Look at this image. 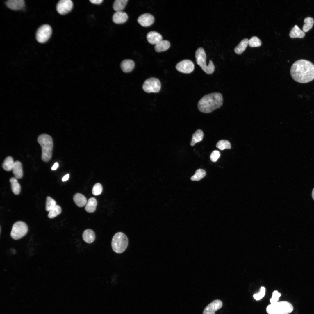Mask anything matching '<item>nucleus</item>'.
<instances>
[{
    "label": "nucleus",
    "instance_id": "39448f33",
    "mask_svg": "<svg viewBox=\"0 0 314 314\" xmlns=\"http://www.w3.org/2000/svg\"><path fill=\"white\" fill-rule=\"evenodd\" d=\"M292 304L288 301H281L271 304L267 306L266 311L268 314H289L293 311Z\"/></svg>",
    "mask_w": 314,
    "mask_h": 314
},
{
    "label": "nucleus",
    "instance_id": "6e6552de",
    "mask_svg": "<svg viewBox=\"0 0 314 314\" xmlns=\"http://www.w3.org/2000/svg\"><path fill=\"white\" fill-rule=\"evenodd\" d=\"M161 87L160 80L157 78L151 77L148 78L144 82L142 88L147 93H157L160 90Z\"/></svg>",
    "mask_w": 314,
    "mask_h": 314
},
{
    "label": "nucleus",
    "instance_id": "2eb2a0df",
    "mask_svg": "<svg viewBox=\"0 0 314 314\" xmlns=\"http://www.w3.org/2000/svg\"><path fill=\"white\" fill-rule=\"evenodd\" d=\"M6 3L8 8L14 10H21L25 6V1L23 0H9Z\"/></svg>",
    "mask_w": 314,
    "mask_h": 314
},
{
    "label": "nucleus",
    "instance_id": "0eeeda50",
    "mask_svg": "<svg viewBox=\"0 0 314 314\" xmlns=\"http://www.w3.org/2000/svg\"><path fill=\"white\" fill-rule=\"evenodd\" d=\"M28 226L25 222L17 221L13 224L10 233L12 238L18 240L25 236L28 231Z\"/></svg>",
    "mask_w": 314,
    "mask_h": 314
},
{
    "label": "nucleus",
    "instance_id": "a19ab883",
    "mask_svg": "<svg viewBox=\"0 0 314 314\" xmlns=\"http://www.w3.org/2000/svg\"><path fill=\"white\" fill-rule=\"evenodd\" d=\"M69 177V174H67L65 175L62 179V181H65L68 179Z\"/></svg>",
    "mask_w": 314,
    "mask_h": 314
},
{
    "label": "nucleus",
    "instance_id": "c85d7f7f",
    "mask_svg": "<svg viewBox=\"0 0 314 314\" xmlns=\"http://www.w3.org/2000/svg\"><path fill=\"white\" fill-rule=\"evenodd\" d=\"M314 23V19L312 17H308L305 18L304 20V24L302 27V30L304 32H308L312 28Z\"/></svg>",
    "mask_w": 314,
    "mask_h": 314
},
{
    "label": "nucleus",
    "instance_id": "a878e982",
    "mask_svg": "<svg viewBox=\"0 0 314 314\" xmlns=\"http://www.w3.org/2000/svg\"><path fill=\"white\" fill-rule=\"evenodd\" d=\"M249 44V40L247 38L244 39L239 43L235 48L234 51L237 54H240L245 49Z\"/></svg>",
    "mask_w": 314,
    "mask_h": 314
},
{
    "label": "nucleus",
    "instance_id": "423d86ee",
    "mask_svg": "<svg viewBox=\"0 0 314 314\" xmlns=\"http://www.w3.org/2000/svg\"><path fill=\"white\" fill-rule=\"evenodd\" d=\"M128 243L127 237L121 232L116 233L113 236L111 242V246L115 252L120 254L124 252L127 248Z\"/></svg>",
    "mask_w": 314,
    "mask_h": 314
},
{
    "label": "nucleus",
    "instance_id": "f8f14e48",
    "mask_svg": "<svg viewBox=\"0 0 314 314\" xmlns=\"http://www.w3.org/2000/svg\"><path fill=\"white\" fill-rule=\"evenodd\" d=\"M222 303L220 300L216 299L209 304L204 308L203 314H215V312L221 308Z\"/></svg>",
    "mask_w": 314,
    "mask_h": 314
},
{
    "label": "nucleus",
    "instance_id": "72a5a7b5",
    "mask_svg": "<svg viewBox=\"0 0 314 314\" xmlns=\"http://www.w3.org/2000/svg\"><path fill=\"white\" fill-rule=\"evenodd\" d=\"M261 44L260 40L256 36H252L249 40V44L251 47H259Z\"/></svg>",
    "mask_w": 314,
    "mask_h": 314
},
{
    "label": "nucleus",
    "instance_id": "f03ea898",
    "mask_svg": "<svg viewBox=\"0 0 314 314\" xmlns=\"http://www.w3.org/2000/svg\"><path fill=\"white\" fill-rule=\"evenodd\" d=\"M223 102L222 94L218 92H213L202 97L198 103L197 107L200 112L208 113L219 108Z\"/></svg>",
    "mask_w": 314,
    "mask_h": 314
},
{
    "label": "nucleus",
    "instance_id": "7c9ffc66",
    "mask_svg": "<svg viewBox=\"0 0 314 314\" xmlns=\"http://www.w3.org/2000/svg\"><path fill=\"white\" fill-rule=\"evenodd\" d=\"M217 147L221 150L226 149H229L231 148V144L230 142L227 140H222L219 141L216 144Z\"/></svg>",
    "mask_w": 314,
    "mask_h": 314
},
{
    "label": "nucleus",
    "instance_id": "dca6fc26",
    "mask_svg": "<svg viewBox=\"0 0 314 314\" xmlns=\"http://www.w3.org/2000/svg\"><path fill=\"white\" fill-rule=\"evenodd\" d=\"M147 38L148 42L153 45H156L163 40L162 35L155 31H151L147 34Z\"/></svg>",
    "mask_w": 314,
    "mask_h": 314
},
{
    "label": "nucleus",
    "instance_id": "58836bf2",
    "mask_svg": "<svg viewBox=\"0 0 314 314\" xmlns=\"http://www.w3.org/2000/svg\"><path fill=\"white\" fill-rule=\"evenodd\" d=\"M103 0H90V1L92 4H100L103 1Z\"/></svg>",
    "mask_w": 314,
    "mask_h": 314
},
{
    "label": "nucleus",
    "instance_id": "2f4dec72",
    "mask_svg": "<svg viewBox=\"0 0 314 314\" xmlns=\"http://www.w3.org/2000/svg\"><path fill=\"white\" fill-rule=\"evenodd\" d=\"M61 207L58 205H56L49 211L48 217L50 218H53L59 215L61 212Z\"/></svg>",
    "mask_w": 314,
    "mask_h": 314
},
{
    "label": "nucleus",
    "instance_id": "cd10ccee",
    "mask_svg": "<svg viewBox=\"0 0 314 314\" xmlns=\"http://www.w3.org/2000/svg\"><path fill=\"white\" fill-rule=\"evenodd\" d=\"M14 163L13 158L10 156H8L4 160L2 167L6 171H10L12 170Z\"/></svg>",
    "mask_w": 314,
    "mask_h": 314
},
{
    "label": "nucleus",
    "instance_id": "f3484780",
    "mask_svg": "<svg viewBox=\"0 0 314 314\" xmlns=\"http://www.w3.org/2000/svg\"><path fill=\"white\" fill-rule=\"evenodd\" d=\"M135 66L134 62L131 59H125L122 61L120 64L121 69L125 73H129L132 71L134 68Z\"/></svg>",
    "mask_w": 314,
    "mask_h": 314
},
{
    "label": "nucleus",
    "instance_id": "393cba45",
    "mask_svg": "<svg viewBox=\"0 0 314 314\" xmlns=\"http://www.w3.org/2000/svg\"><path fill=\"white\" fill-rule=\"evenodd\" d=\"M128 0H116L115 1L113 4V8L116 12L122 11L125 8Z\"/></svg>",
    "mask_w": 314,
    "mask_h": 314
},
{
    "label": "nucleus",
    "instance_id": "aec40b11",
    "mask_svg": "<svg viewBox=\"0 0 314 314\" xmlns=\"http://www.w3.org/2000/svg\"><path fill=\"white\" fill-rule=\"evenodd\" d=\"M289 36L291 38H302L305 35V32L299 28L297 25H295L289 33Z\"/></svg>",
    "mask_w": 314,
    "mask_h": 314
},
{
    "label": "nucleus",
    "instance_id": "7ed1b4c3",
    "mask_svg": "<svg viewBox=\"0 0 314 314\" xmlns=\"http://www.w3.org/2000/svg\"><path fill=\"white\" fill-rule=\"evenodd\" d=\"M37 141L42 148L41 159L44 162H48L51 159L53 147L52 137L45 134H42L38 137Z\"/></svg>",
    "mask_w": 314,
    "mask_h": 314
},
{
    "label": "nucleus",
    "instance_id": "20e7f679",
    "mask_svg": "<svg viewBox=\"0 0 314 314\" xmlns=\"http://www.w3.org/2000/svg\"><path fill=\"white\" fill-rule=\"evenodd\" d=\"M195 57L197 64L205 73L208 74H212L214 71L215 67L212 60H210L208 65L206 64L207 56L205 52L202 47L198 48L195 53Z\"/></svg>",
    "mask_w": 314,
    "mask_h": 314
},
{
    "label": "nucleus",
    "instance_id": "9d476101",
    "mask_svg": "<svg viewBox=\"0 0 314 314\" xmlns=\"http://www.w3.org/2000/svg\"><path fill=\"white\" fill-rule=\"evenodd\" d=\"M176 68L178 71L185 74H189L193 71L195 66L191 60L185 59L179 62L176 65Z\"/></svg>",
    "mask_w": 314,
    "mask_h": 314
},
{
    "label": "nucleus",
    "instance_id": "412c9836",
    "mask_svg": "<svg viewBox=\"0 0 314 314\" xmlns=\"http://www.w3.org/2000/svg\"><path fill=\"white\" fill-rule=\"evenodd\" d=\"M73 200L76 205L79 207L84 206L86 205L87 202V199L84 196L79 193H76L74 195Z\"/></svg>",
    "mask_w": 314,
    "mask_h": 314
},
{
    "label": "nucleus",
    "instance_id": "a211bd4d",
    "mask_svg": "<svg viewBox=\"0 0 314 314\" xmlns=\"http://www.w3.org/2000/svg\"><path fill=\"white\" fill-rule=\"evenodd\" d=\"M12 170L14 175L17 179H21L23 177L22 165L20 162L18 161L15 162Z\"/></svg>",
    "mask_w": 314,
    "mask_h": 314
},
{
    "label": "nucleus",
    "instance_id": "b1692460",
    "mask_svg": "<svg viewBox=\"0 0 314 314\" xmlns=\"http://www.w3.org/2000/svg\"><path fill=\"white\" fill-rule=\"evenodd\" d=\"M9 181L13 193L16 195L19 194L21 190V186L17 179L15 177H12L10 179Z\"/></svg>",
    "mask_w": 314,
    "mask_h": 314
},
{
    "label": "nucleus",
    "instance_id": "bb28decb",
    "mask_svg": "<svg viewBox=\"0 0 314 314\" xmlns=\"http://www.w3.org/2000/svg\"><path fill=\"white\" fill-rule=\"evenodd\" d=\"M204 136L203 132L200 129L197 130L192 135L190 144L194 146L196 143L201 141Z\"/></svg>",
    "mask_w": 314,
    "mask_h": 314
},
{
    "label": "nucleus",
    "instance_id": "4468645a",
    "mask_svg": "<svg viewBox=\"0 0 314 314\" xmlns=\"http://www.w3.org/2000/svg\"><path fill=\"white\" fill-rule=\"evenodd\" d=\"M128 16L125 12L122 11L116 12L113 15L112 19L116 24H120L126 22L128 19Z\"/></svg>",
    "mask_w": 314,
    "mask_h": 314
},
{
    "label": "nucleus",
    "instance_id": "79ce46f5",
    "mask_svg": "<svg viewBox=\"0 0 314 314\" xmlns=\"http://www.w3.org/2000/svg\"><path fill=\"white\" fill-rule=\"evenodd\" d=\"M312 196L313 199L314 200V188H313L312 190Z\"/></svg>",
    "mask_w": 314,
    "mask_h": 314
},
{
    "label": "nucleus",
    "instance_id": "1a4fd4ad",
    "mask_svg": "<svg viewBox=\"0 0 314 314\" xmlns=\"http://www.w3.org/2000/svg\"><path fill=\"white\" fill-rule=\"evenodd\" d=\"M52 33V29L48 24H45L41 26L37 30L36 33L37 41L40 43H44L50 38Z\"/></svg>",
    "mask_w": 314,
    "mask_h": 314
},
{
    "label": "nucleus",
    "instance_id": "e433bc0d",
    "mask_svg": "<svg viewBox=\"0 0 314 314\" xmlns=\"http://www.w3.org/2000/svg\"><path fill=\"white\" fill-rule=\"evenodd\" d=\"M281 296V294L277 290L274 291L272 293V297L270 299L271 303L273 304L277 302Z\"/></svg>",
    "mask_w": 314,
    "mask_h": 314
},
{
    "label": "nucleus",
    "instance_id": "4c0bfd02",
    "mask_svg": "<svg viewBox=\"0 0 314 314\" xmlns=\"http://www.w3.org/2000/svg\"><path fill=\"white\" fill-rule=\"evenodd\" d=\"M220 155V152L217 150L213 151L210 156L211 160L213 162H216L219 158Z\"/></svg>",
    "mask_w": 314,
    "mask_h": 314
},
{
    "label": "nucleus",
    "instance_id": "f704fd0d",
    "mask_svg": "<svg viewBox=\"0 0 314 314\" xmlns=\"http://www.w3.org/2000/svg\"><path fill=\"white\" fill-rule=\"evenodd\" d=\"M102 187L101 185L99 183H96L93 186L92 190V194L94 195H100L102 191Z\"/></svg>",
    "mask_w": 314,
    "mask_h": 314
},
{
    "label": "nucleus",
    "instance_id": "9b49d317",
    "mask_svg": "<svg viewBox=\"0 0 314 314\" xmlns=\"http://www.w3.org/2000/svg\"><path fill=\"white\" fill-rule=\"evenodd\" d=\"M73 3L70 0H60L56 6V10L60 15H64L70 12L72 9Z\"/></svg>",
    "mask_w": 314,
    "mask_h": 314
},
{
    "label": "nucleus",
    "instance_id": "5701e85b",
    "mask_svg": "<svg viewBox=\"0 0 314 314\" xmlns=\"http://www.w3.org/2000/svg\"><path fill=\"white\" fill-rule=\"evenodd\" d=\"M97 205V201L94 197H92L89 199L87 202L85 207V210L88 212H94L96 209Z\"/></svg>",
    "mask_w": 314,
    "mask_h": 314
},
{
    "label": "nucleus",
    "instance_id": "c756f323",
    "mask_svg": "<svg viewBox=\"0 0 314 314\" xmlns=\"http://www.w3.org/2000/svg\"><path fill=\"white\" fill-rule=\"evenodd\" d=\"M206 175V172L203 169H199L195 171V174L191 178L192 181H199L204 178Z\"/></svg>",
    "mask_w": 314,
    "mask_h": 314
},
{
    "label": "nucleus",
    "instance_id": "ea45409f",
    "mask_svg": "<svg viewBox=\"0 0 314 314\" xmlns=\"http://www.w3.org/2000/svg\"><path fill=\"white\" fill-rule=\"evenodd\" d=\"M58 166L59 165L58 163L57 162H56L51 167V169L52 170H55L56 169Z\"/></svg>",
    "mask_w": 314,
    "mask_h": 314
},
{
    "label": "nucleus",
    "instance_id": "4be33fe9",
    "mask_svg": "<svg viewBox=\"0 0 314 314\" xmlns=\"http://www.w3.org/2000/svg\"><path fill=\"white\" fill-rule=\"evenodd\" d=\"M170 46V43L168 41L163 40L155 45L154 49L156 52H160L167 50Z\"/></svg>",
    "mask_w": 314,
    "mask_h": 314
},
{
    "label": "nucleus",
    "instance_id": "6ab92c4d",
    "mask_svg": "<svg viewBox=\"0 0 314 314\" xmlns=\"http://www.w3.org/2000/svg\"><path fill=\"white\" fill-rule=\"evenodd\" d=\"M82 238L84 241L88 243H91L94 241L95 235L94 231L90 229H86L83 233Z\"/></svg>",
    "mask_w": 314,
    "mask_h": 314
},
{
    "label": "nucleus",
    "instance_id": "c9c22d12",
    "mask_svg": "<svg viewBox=\"0 0 314 314\" xmlns=\"http://www.w3.org/2000/svg\"><path fill=\"white\" fill-rule=\"evenodd\" d=\"M265 288L261 287L259 292L253 295L254 298L256 300H259L265 296Z\"/></svg>",
    "mask_w": 314,
    "mask_h": 314
},
{
    "label": "nucleus",
    "instance_id": "473e14b6",
    "mask_svg": "<svg viewBox=\"0 0 314 314\" xmlns=\"http://www.w3.org/2000/svg\"><path fill=\"white\" fill-rule=\"evenodd\" d=\"M56 205V202L50 197H47L46 199L45 209L49 211Z\"/></svg>",
    "mask_w": 314,
    "mask_h": 314
},
{
    "label": "nucleus",
    "instance_id": "f257e3e1",
    "mask_svg": "<svg viewBox=\"0 0 314 314\" xmlns=\"http://www.w3.org/2000/svg\"><path fill=\"white\" fill-rule=\"evenodd\" d=\"M290 74L292 78L301 83H306L314 79V65L310 61L300 59L292 65Z\"/></svg>",
    "mask_w": 314,
    "mask_h": 314
},
{
    "label": "nucleus",
    "instance_id": "ddd939ff",
    "mask_svg": "<svg viewBox=\"0 0 314 314\" xmlns=\"http://www.w3.org/2000/svg\"><path fill=\"white\" fill-rule=\"evenodd\" d=\"M137 21L142 26L148 27L154 23V18L151 14L149 13H145L139 16L138 18Z\"/></svg>",
    "mask_w": 314,
    "mask_h": 314
}]
</instances>
